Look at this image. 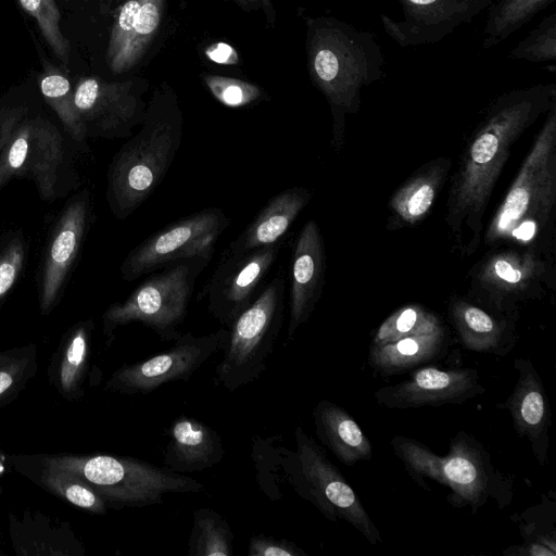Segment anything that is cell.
I'll return each mask as SVG.
<instances>
[{
    "label": "cell",
    "instance_id": "obj_1",
    "mask_svg": "<svg viewBox=\"0 0 556 556\" xmlns=\"http://www.w3.org/2000/svg\"><path fill=\"white\" fill-rule=\"evenodd\" d=\"M556 104V85L506 91L488 106L470 134L451 178L445 222L463 255L479 248L483 215L517 139Z\"/></svg>",
    "mask_w": 556,
    "mask_h": 556
},
{
    "label": "cell",
    "instance_id": "obj_2",
    "mask_svg": "<svg viewBox=\"0 0 556 556\" xmlns=\"http://www.w3.org/2000/svg\"><path fill=\"white\" fill-rule=\"evenodd\" d=\"M306 56L313 85L332 115V144L342 146L345 116L361 106V90L384 76V54L375 34L332 16L306 21Z\"/></svg>",
    "mask_w": 556,
    "mask_h": 556
},
{
    "label": "cell",
    "instance_id": "obj_3",
    "mask_svg": "<svg viewBox=\"0 0 556 556\" xmlns=\"http://www.w3.org/2000/svg\"><path fill=\"white\" fill-rule=\"evenodd\" d=\"M184 117L178 97L159 86L139 131L117 151L108 170L106 198L118 219L142 205L166 176L181 143Z\"/></svg>",
    "mask_w": 556,
    "mask_h": 556
},
{
    "label": "cell",
    "instance_id": "obj_4",
    "mask_svg": "<svg viewBox=\"0 0 556 556\" xmlns=\"http://www.w3.org/2000/svg\"><path fill=\"white\" fill-rule=\"evenodd\" d=\"M556 204V104L523 160L506 197L492 217L485 243L510 241L547 258Z\"/></svg>",
    "mask_w": 556,
    "mask_h": 556
},
{
    "label": "cell",
    "instance_id": "obj_5",
    "mask_svg": "<svg viewBox=\"0 0 556 556\" xmlns=\"http://www.w3.org/2000/svg\"><path fill=\"white\" fill-rule=\"evenodd\" d=\"M391 447L406 472L422 489L428 486L426 478L448 488L447 501L453 507H470L476 514L489 501L503 509L514 498V478L495 467L490 453L471 433H456L443 456L400 434L392 438Z\"/></svg>",
    "mask_w": 556,
    "mask_h": 556
},
{
    "label": "cell",
    "instance_id": "obj_6",
    "mask_svg": "<svg viewBox=\"0 0 556 556\" xmlns=\"http://www.w3.org/2000/svg\"><path fill=\"white\" fill-rule=\"evenodd\" d=\"M49 465L68 471L93 489L109 508L146 507L167 493H199L195 479L129 456L108 454H40Z\"/></svg>",
    "mask_w": 556,
    "mask_h": 556
},
{
    "label": "cell",
    "instance_id": "obj_7",
    "mask_svg": "<svg viewBox=\"0 0 556 556\" xmlns=\"http://www.w3.org/2000/svg\"><path fill=\"white\" fill-rule=\"evenodd\" d=\"M295 451L279 447L274 470L305 501L330 521L350 523L372 545L382 541L357 493L323 448L301 426L295 428Z\"/></svg>",
    "mask_w": 556,
    "mask_h": 556
},
{
    "label": "cell",
    "instance_id": "obj_8",
    "mask_svg": "<svg viewBox=\"0 0 556 556\" xmlns=\"http://www.w3.org/2000/svg\"><path fill=\"white\" fill-rule=\"evenodd\" d=\"M211 258L182 260L148 276L122 302L111 304L102 315V331L109 348L118 327L141 323L163 341L181 336L194 285Z\"/></svg>",
    "mask_w": 556,
    "mask_h": 556
},
{
    "label": "cell",
    "instance_id": "obj_9",
    "mask_svg": "<svg viewBox=\"0 0 556 556\" xmlns=\"http://www.w3.org/2000/svg\"><path fill=\"white\" fill-rule=\"evenodd\" d=\"M286 281L279 271L227 328L215 381L233 392L267 369L283 325Z\"/></svg>",
    "mask_w": 556,
    "mask_h": 556
},
{
    "label": "cell",
    "instance_id": "obj_10",
    "mask_svg": "<svg viewBox=\"0 0 556 556\" xmlns=\"http://www.w3.org/2000/svg\"><path fill=\"white\" fill-rule=\"evenodd\" d=\"M230 224L220 207H207L166 225L126 255L121 265L123 279L130 282L182 260L212 258L219 237Z\"/></svg>",
    "mask_w": 556,
    "mask_h": 556
},
{
    "label": "cell",
    "instance_id": "obj_11",
    "mask_svg": "<svg viewBox=\"0 0 556 556\" xmlns=\"http://www.w3.org/2000/svg\"><path fill=\"white\" fill-rule=\"evenodd\" d=\"M227 334L225 327L198 337L192 332L181 333L167 350L119 366L105 381L104 390L124 395L148 394L172 381H188L223 349Z\"/></svg>",
    "mask_w": 556,
    "mask_h": 556
},
{
    "label": "cell",
    "instance_id": "obj_12",
    "mask_svg": "<svg viewBox=\"0 0 556 556\" xmlns=\"http://www.w3.org/2000/svg\"><path fill=\"white\" fill-rule=\"evenodd\" d=\"M548 274L547 258L534 250L500 251L472 274L473 290L483 306L516 320L517 303L539 298Z\"/></svg>",
    "mask_w": 556,
    "mask_h": 556
},
{
    "label": "cell",
    "instance_id": "obj_13",
    "mask_svg": "<svg viewBox=\"0 0 556 556\" xmlns=\"http://www.w3.org/2000/svg\"><path fill=\"white\" fill-rule=\"evenodd\" d=\"M143 79L108 81L97 76L83 77L74 88L76 108L91 134L124 138L140 126L147 110Z\"/></svg>",
    "mask_w": 556,
    "mask_h": 556
},
{
    "label": "cell",
    "instance_id": "obj_14",
    "mask_svg": "<svg viewBox=\"0 0 556 556\" xmlns=\"http://www.w3.org/2000/svg\"><path fill=\"white\" fill-rule=\"evenodd\" d=\"M280 247L278 242L237 256H220L200 298L206 300L208 312L223 327L228 328L260 294Z\"/></svg>",
    "mask_w": 556,
    "mask_h": 556
},
{
    "label": "cell",
    "instance_id": "obj_15",
    "mask_svg": "<svg viewBox=\"0 0 556 556\" xmlns=\"http://www.w3.org/2000/svg\"><path fill=\"white\" fill-rule=\"evenodd\" d=\"M62 157L63 140L55 126L39 117L21 119L1 154L0 185L11 177L26 176L43 199H50L55 193Z\"/></svg>",
    "mask_w": 556,
    "mask_h": 556
},
{
    "label": "cell",
    "instance_id": "obj_16",
    "mask_svg": "<svg viewBox=\"0 0 556 556\" xmlns=\"http://www.w3.org/2000/svg\"><path fill=\"white\" fill-rule=\"evenodd\" d=\"M403 10L397 21L379 15L387 35L400 47H415L441 41L462 24L470 23L493 0H395Z\"/></svg>",
    "mask_w": 556,
    "mask_h": 556
},
{
    "label": "cell",
    "instance_id": "obj_17",
    "mask_svg": "<svg viewBox=\"0 0 556 556\" xmlns=\"http://www.w3.org/2000/svg\"><path fill=\"white\" fill-rule=\"evenodd\" d=\"M485 392L475 368L442 370L433 366L416 369L410 376L374 392L376 402L390 409L439 407L462 404Z\"/></svg>",
    "mask_w": 556,
    "mask_h": 556
},
{
    "label": "cell",
    "instance_id": "obj_18",
    "mask_svg": "<svg viewBox=\"0 0 556 556\" xmlns=\"http://www.w3.org/2000/svg\"><path fill=\"white\" fill-rule=\"evenodd\" d=\"M166 0H124L113 18L106 63L113 74H125L139 64L160 35Z\"/></svg>",
    "mask_w": 556,
    "mask_h": 556
},
{
    "label": "cell",
    "instance_id": "obj_19",
    "mask_svg": "<svg viewBox=\"0 0 556 556\" xmlns=\"http://www.w3.org/2000/svg\"><path fill=\"white\" fill-rule=\"evenodd\" d=\"M325 270L324 239L317 223L308 220L295 239L290 260L288 342L314 312L323 293Z\"/></svg>",
    "mask_w": 556,
    "mask_h": 556
},
{
    "label": "cell",
    "instance_id": "obj_20",
    "mask_svg": "<svg viewBox=\"0 0 556 556\" xmlns=\"http://www.w3.org/2000/svg\"><path fill=\"white\" fill-rule=\"evenodd\" d=\"M514 368L517 381L503 407L508 410L518 437L528 440L534 458L544 466L548 459L552 426L548 395L530 358H516Z\"/></svg>",
    "mask_w": 556,
    "mask_h": 556
},
{
    "label": "cell",
    "instance_id": "obj_21",
    "mask_svg": "<svg viewBox=\"0 0 556 556\" xmlns=\"http://www.w3.org/2000/svg\"><path fill=\"white\" fill-rule=\"evenodd\" d=\"M88 216V198H77L65 207L52 231L41 270L39 307L42 315H48L59 301L79 252Z\"/></svg>",
    "mask_w": 556,
    "mask_h": 556
},
{
    "label": "cell",
    "instance_id": "obj_22",
    "mask_svg": "<svg viewBox=\"0 0 556 556\" xmlns=\"http://www.w3.org/2000/svg\"><path fill=\"white\" fill-rule=\"evenodd\" d=\"M12 548L20 556H84L85 546L71 523L38 510L9 514Z\"/></svg>",
    "mask_w": 556,
    "mask_h": 556
},
{
    "label": "cell",
    "instance_id": "obj_23",
    "mask_svg": "<svg viewBox=\"0 0 556 556\" xmlns=\"http://www.w3.org/2000/svg\"><path fill=\"white\" fill-rule=\"evenodd\" d=\"M163 465L177 473L200 472L220 463L225 448L220 434L203 421L180 415L168 428Z\"/></svg>",
    "mask_w": 556,
    "mask_h": 556
},
{
    "label": "cell",
    "instance_id": "obj_24",
    "mask_svg": "<svg viewBox=\"0 0 556 556\" xmlns=\"http://www.w3.org/2000/svg\"><path fill=\"white\" fill-rule=\"evenodd\" d=\"M448 316L460 344L467 350L503 357L518 340L516 320L467 300H451Z\"/></svg>",
    "mask_w": 556,
    "mask_h": 556
},
{
    "label": "cell",
    "instance_id": "obj_25",
    "mask_svg": "<svg viewBox=\"0 0 556 556\" xmlns=\"http://www.w3.org/2000/svg\"><path fill=\"white\" fill-rule=\"evenodd\" d=\"M312 199L309 189L289 187L274 195L220 256H237L280 242Z\"/></svg>",
    "mask_w": 556,
    "mask_h": 556
},
{
    "label": "cell",
    "instance_id": "obj_26",
    "mask_svg": "<svg viewBox=\"0 0 556 556\" xmlns=\"http://www.w3.org/2000/svg\"><path fill=\"white\" fill-rule=\"evenodd\" d=\"M92 320L79 321L73 325L60 340L48 366L50 384L66 401H80L85 395L91 352Z\"/></svg>",
    "mask_w": 556,
    "mask_h": 556
},
{
    "label": "cell",
    "instance_id": "obj_27",
    "mask_svg": "<svg viewBox=\"0 0 556 556\" xmlns=\"http://www.w3.org/2000/svg\"><path fill=\"white\" fill-rule=\"evenodd\" d=\"M12 469L42 490L91 515H105L104 500L75 475L47 464L40 454L8 455Z\"/></svg>",
    "mask_w": 556,
    "mask_h": 556
},
{
    "label": "cell",
    "instance_id": "obj_28",
    "mask_svg": "<svg viewBox=\"0 0 556 556\" xmlns=\"http://www.w3.org/2000/svg\"><path fill=\"white\" fill-rule=\"evenodd\" d=\"M312 417L317 439L342 464L352 466L371 459L374 451L369 439L343 407L320 400Z\"/></svg>",
    "mask_w": 556,
    "mask_h": 556
},
{
    "label": "cell",
    "instance_id": "obj_29",
    "mask_svg": "<svg viewBox=\"0 0 556 556\" xmlns=\"http://www.w3.org/2000/svg\"><path fill=\"white\" fill-rule=\"evenodd\" d=\"M451 167L448 159L433 160L420 167L392 195L389 207L395 227L410 226L430 211Z\"/></svg>",
    "mask_w": 556,
    "mask_h": 556
},
{
    "label": "cell",
    "instance_id": "obj_30",
    "mask_svg": "<svg viewBox=\"0 0 556 556\" xmlns=\"http://www.w3.org/2000/svg\"><path fill=\"white\" fill-rule=\"evenodd\" d=\"M446 350L447 336L443 328L432 333L369 346L367 364L376 375L390 377L443 356Z\"/></svg>",
    "mask_w": 556,
    "mask_h": 556
},
{
    "label": "cell",
    "instance_id": "obj_31",
    "mask_svg": "<svg viewBox=\"0 0 556 556\" xmlns=\"http://www.w3.org/2000/svg\"><path fill=\"white\" fill-rule=\"evenodd\" d=\"M554 0H498L486 9L481 47L491 49L523 27Z\"/></svg>",
    "mask_w": 556,
    "mask_h": 556
},
{
    "label": "cell",
    "instance_id": "obj_32",
    "mask_svg": "<svg viewBox=\"0 0 556 556\" xmlns=\"http://www.w3.org/2000/svg\"><path fill=\"white\" fill-rule=\"evenodd\" d=\"M43 70L39 77V88L46 102L53 109L70 136L76 141H83L87 136V127L76 108L71 83L59 68L47 61Z\"/></svg>",
    "mask_w": 556,
    "mask_h": 556
},
{
    "label": "cell",
    "instance_id": "obj_33",
    "mask_svg": "<svg viewBox=\"0 0 556 556\" xmlns=\"http://www.w3.org/2000/svg\"><path fill=\"white\" fill-rule=\"evenodd\" d=\"M232 554L233 533L227 520L207 507L194 510L188 541V555L231 556Z\"/></svg>",
    "mask_w": 556,
    "mask_h": 556
},
{
    "label": "cell",
    "instance_id": "obj_34",
    "mask_svg": "<svg viewBox=\"0 0 556 556\" xmlns=\"http://www.w3.org/2000/svg\"><path fill=\"white\" fill-rule=\"evenodd\" d=\"M440 318L419 304L400 307L376 330L370 346H380L403 338L428 334L443 329Z\"/></svg>",
    "mask_w": 556,
    "mask_h": 556
},
{
    "label": "cell",
    "instance_id": "obj_35",
    "mask_svg": "<svg viewBox=\"0 0 556 556\" xmlns=\"http://www.w3.org/2000/svg\"><path fill=\"white\" fill-rule=\"evenodd\" d=\"M38 371L35 343L0 351V408L12 403Z\"/></svg>",
    "mask_w": 556,
    "mask_h": 556
},
{
    "label": "cell",
    "instance_id": "obj_36",
    "mask_svg": "<svg viewBox=\"0 0 556 556\" xmlns=\"http://www.w3.org/2000/svg\"><path fill=\"white\" fill-rule=\"evenodd\" d=\"M20 4L33 16L63 70L70 65V42L61 30V13L54 0H18Z\"/></svg>",
    "mask_w": 556,
    "mask_h": 556
},
{
    "label": "cell",
    "instance_id": "obj_37",
    "mask_svg": "<svg viewBox=\"0 0 556 556\" xmlns=\"http://www.w3.org/2000/svg\"><path fill=\"white\" fill-rule=\"evenodd\" d=\"M556 504L543 494L541 502L528 507L511 519L518 523L521 536L525 542H538L546 545L556 552Z\"/></svg>",
    "mask_w": 556,
    "mask_h": 556
},
{
    "label": "cell",
    "instance_id": "obj_38",
    "mask_svg": "<svg viewBox=\"0 0 556 556\" xmlns=\"http://www.w3.org/2000/svg\"><path fill=\"white\" fill-rule=\"evenodd\" d=\"M507 58L532 63L554 62L556 60V13L545 16L508 52Z\"/></svg>",
    "mask_w": 556,
    "mask_h": 556
},
{
    "label": "cell",
    "instance_id": "obj_39",
    "mask_svg": "<svg viewBox=\"0 0 556 556\" xmlns=\"http://www.w3.org/2000/svg\"><path fill=\"white\" fill-rule=\"evenodd\" d=\"M202 80L212 96L229 108H244L267 99L260 86L238 78L204 74Z\"/></svg>",
    "mask_w": 556,
    "mask_h": 556
},
{
    "label": "cell",
    "instance_id": "obj_40",
    "mask_svg": "<svg viewBox=\"0 0 556 556\" xmlns=\"http://www.w3.org/2000/svg\"><path fill=\"white\" fill-rule=\"evenodd\" d=\"M24 262V242L21 238H14L0 253V306L16 282Z\"/></svg>",
    "mask_w": 556,
    "mask_h": 556
},
{
    "label": "cell",
    "instance_id": "obj_41",
    "mask_svg": "<svg viewBox=\"0 0 556 556\" xmlns=\"http://www.w3.org/2000/svg\"><path fill=\"white\" fill-rule=\"evenodd\" d=\"M249 556H306L294 542L265 534L252 535L248 543Z\"/></svg>",
    "mask_w": 556,
    "mask_h": 556
},
{
    "label": "cell",
    "instance_id": "obj_42",
    "mask_svg": "<svg viewBox=\"0 0 556 556\" xmlns=\"http://www.w3.org/2000/svg\"><path fill=\"white\" fill-rule=\"evenodd\" d=\"M22 116V109H10L0 112V160L3 148L16 125L21 122Z\"/></svg>",
    "mask_w": 556,
    "mask_h": 556
},
{
    "label": "cell",
    "instance_id": "obj_43",
    "mask_svg": "<svg viewBox=\"0 0 556 556\" xmlns=\"http://www.w3.org/2000/svg\"><path fill=\"white\" fill-rule=\"evenodd\" d=\"M505 556H556V552L538 542H523L520 545H511L503 552Z\"/></svg>",
    "mask_w": 556,
    "mask_h": 556
},
{
    "label": "cell",
    "instance_id": "obj_44",
    "mask_svg": "<svg viewBox=\"0 0 556 556\" xmlns=\"http://www.w3.org/2000/svg\"><path fill=\"white\" fill-rule=\"evenodd\" d=\"M205 53L212 61L222 64H230L238 58L235 49L225 42L210 46Z\"/></svg>",
    "mask_w": 556,
    "mask_h": 556
},
{
    "label": "cell",
    "instance_id": "obj_45",
    "mask_svg": "<svg viewBox=\"0 0 556 556\" xmlns=\"http://www.w3.org/2000/svg\"><path fill=\"white\" fill-rule=\"evenodd\" d=\"M237 5L247 11L249 10H262L268 16L274 20L275 13L270 0H232Z\"/></svg>",
    "mask_w": 556,
    "mask_h": 556
},
{
    "label": "cell",
    "instance_id": "obj_46",
    "mask_svg": "<svg viewBox=\"0 0 556 556\" xmlns=\"http://www.w3.org/2000/svg\"><path fill=\"white\" fill-rule=\"evenodd\" d=\"M8 467H11L10 466V463H9V457L5 456L1 451H0V479L2 478V475L5 472V469ZM0 493H1V482H0Z\"/></svg>",
    "mask_w": 556,
    "mask_h": 556
},
{
    "label": "cell",
    "instance_id": "obj_47",
    "mask_svg": "<svg viewBox=\"0 0 556 556\" xmlns=\"http://www.w3.org/2000/svg\"><path fill=\"white\" fill-rule=\"evenodd\" d=\"M85 1H89V0H85ZM94 1H98L104 11L109 10L111 7V3H112V0H94Z\"/></svg>",
    "mask_w": 556,
    "mask_h": 556
}]
</instances>
